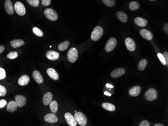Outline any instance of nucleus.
Instances as JSON below:
<instances>
[{
  "label": "nucleus",
  "instance_id": "nucleus-27",
  "mask_svg": "<svg viewBox=\"0 0 168 126\" xmlns=\"http://www.w3.org/2000/svg\"><path fill=\"white\" fill-rule=\"evenodd\" d=\"M140 4L137 1H132L129 5V8L131 11H135L140 8Z\"/></svg>",
  "mask_w": 168,
  "mask_h": 126
},
{
  "label": "nucleus",
  "instance_id": "nucleus-22",
  "mask_svg": "<svg viewBox=\"0 0 168 126\" xmlns=\"http://www.w3.org/2000/svg\"><path fill=\"white\" fill-rule=\"evenodd\" d=\"M18 105L15 101H11L7 105V110L10 113H13L17 109Z\"/></svg>",
  "mask_w": 168,
  "mask_h": 126
},
{
  "label": "nucleus",
  "instance_id": "nucleus-29",
  "mask_svg": "<svg viewBox=\"0 0 168 126\" xmlns=\"http://www.w3.org/2000/svg\"><path fill=\"white\" fill-rule=\"evenodd\" d=\"M69 45H70V42L69 41L63 42L59 45L58 49L61 51H65L67 49H68V47H69Z\"/></svg>",
  "mask_w": 168,
  "mask_h": 126
},
{
  "label": "nucleus",
  "instance_id": "nucleus-12",
  "mask_svg": "<svg viewBox=\"0 0 168 126\" xmlns=\"http://www.w3.org/2000/svg\"><path fill=\"white\" fill-rule=\"evenodd\" d=\"M60 55L59 53L53 50H49L46 53V57L50 60L55 61L59 58Z\"/></svg>",
  "mask_w": 168,
  "mask_h": 126
},
{
  "label": "nucleus",
  "instance_id": "nucleus-13",
  "mask_svg": "<svg viewBox=\"0 0 168 126\" xmlns=\"http://www.w3.org/2000/svg\"><path fill=\"white\" fill-rule=\"evenodd\" d=\"M142 91V88L138 85H135L130 88L129 90L128 93L131 96H137L140 95Z\"/></svg>",
  "mask_w": 168,
  "mask_h": 126
},
{
  "label": "nucleus",
  "instance_id": "nucleus-11",
  "mask_svg": "<svg viewBox=\"0 0 168 126\" xmlns=\"http://www.w3.org/2000/svg\"><path fill=\"white\" fill-rule=\"evenodd\" d=\"M5 9L8 14L12 15L14 13V8L11 0H6L5 3Z\"/></svg>",
  "mask_w": 168,
  "mask_h": 126
},
{
  "label": "nucleus",
  "instance_id": "nucleus-7",
  "mask_svg": "<svg viewBox=\"0 0 168 126\" xmlns=\"http://www.w3.org/2000/svg\"><path fill=\"white\" fill-rule=\"evenodd\" d=\"M117 43V40L115 38H111L107 41V43L105 46V50L108 52H110L113 50L115 48L116 45Z\"/></svg>",
  "mask_w": 168,
  "mask_h": 126
},
{
  "label": "nucleus",
  "instance_id": "nucleus-18",
  "mask_svg": "<svg viewBox=\"0 0 168 126\" xmlns=\"http://www.w3.org/2000/svg\"><path fill=\"white\" fill-rule=\"evenodd\" d=\"M32 76L34 81L38 84H41L43 82V78L40 72L37 70H34L32 73Z\"/></svg>",
  "mask_w": 168,
  "mask_h": 126
},
{
  "label": "nucleus",
  "instance_id": "nucleus-32",
  "mask_svg": "<svg viewBox=\"0 0 168 126\" xmlns=\"http://www.w3.org/2000/svg\"><path fill=\"white\" fill-rule=\"evenodd\" d=\"M29 4L33 7H37L40 5V0H26Z\"/></svg>",
  "mask_w": 168,
  "mask_h": 126
},
{
  "label": "nucleus",
  "instance_id": "nucleus-15",
  "mask_svg": "<svg viewBox=\"0 0 168 126\" xmlns=\"http://www.w3.org/2000/svg\"><path fill=\"white\" fill-rule=\"evenodd\" d=\"M125 69L123 68H116L115 70H114L111 73V76L113 78H118L120 76H122L123 74H125Z\"/></svg>",
  "mask_w": 168,
  "mask_h": 126
},
{
  "label": "nucleus",
  "instance_id": "nucleus-9",
  "mask_svg": "<svg viewBox=\"0 0 168 126\" xmlns=\"http://www.w3.org/2000/svg\"><path fill=\"white\" fill-rule=\"evenodd\" d=\"M44 121L47 123H55L58 122L59 119L55 114H48L44 116Z\"/></svg>",
  "mask_w": 168,
  "mask_h": 126
},
{
  "label": "nucleus",
  "instance_id": "nucleus-40",
  "mask_svg": "<svg viewBox=\"0 0 168 126\" xmlns=\"http://www.w3.org/2000/svg\"><path fill=\"white\" fill-rule=\"evenodd\" d=\"M163 56H164V58L165 59V61H166V65H168V52H165L163 53Z\"/></svg>",
  "mask_w": 168,
  "mask_h": 126
},
{
  "label": "nucleus",
  "instance_id": "nucleus-24",
  "mask_svg": "<svg viewBox=\"0 0 168 126\" xmlns=\"http://www.w3.org/2000/svg\"><path fill=\"white\" fill-rule=\"evenodd\" d=\"M136 25L140 27H145L148 23V21L144 18L142 17H136L134 20Z\"/></svg>",
  "mask_w": 168,
  "mask_h": 126
},
{
  "label": "nucleus",
  "instance_id": "nucleus-25",
  "mask_svg": "<svg viewBox=\"0 0 168 126\" xmlns=\"http://www.w3.org/2000/svg\"><path fill=\"white\" fill-rule=\"evenodd\" d=\"M103 108L109 112H114L115 110V106L114 104L108 103V102H104L102 104Z\"/></svg>",
  "mask_w": 168,
  "mask_h": 126
},
{
  "label": "nucleus",
  "instance_id": "nucleus-31",
  "mask_svg": "<svg viewBox=\"0 0 168 126\" xmlns=\"http://www.w3.org/2000/svg\"><path fill=\"white\" fill-rule=\"evenodd\" d=\"M103 2L109 7H112L114 6L115 5V0H103Z\"/></svg>",
  "mask_w": 168,
  "mask_h": 126
},
{
  "label": "nucleus",
  "instance_id": "nucleus-2",
  "mask_svg": "<svg viewBox=\"0 0 168 126\" xmlns=\"http://www.w3.org/2000/svg\"><path fill=\"white\" fill-rule=\"evenodd\" d=\"M74 119L76 123L80 126H85L87 123V118L84 114L79 112H76L74 114Z\"/></svg>",
  "mask_w": 168,
  "mask_h": 126
},
{
  "label": "nucleus",
  "instance_id": "nucleus-30",
  "mask_svg": "<svg viewBox=\"0 0 168 126\" xmlns=\"http://www.w3.org/2000/svg\"><path fill=\"white\" fill-rule=\"evenodd\" d=\"M32 30L34 34H35V35L38 36V37H42L43 36V32H42V31L37 27H34Z\"/></svg>",
  "mask_w": 168,
  "mask_h": 126
},
{
  "label": "nucleus",
  "instance_id": "nucleus-16",
  "mask_svg": "<svg viewBox=\"0 0 168 126\" xmlns=\"http://www.w3.org/2000/svg\"><path fill=\"white\" fill-rule=\"evenodd\" d=\"M47 74L48 76L54 81H57L59 78V75L58 73L55 70L52 68H49L47 70Z\"/></svg>",
  "mask_w": 168,
  "mask_h": 126
},
{
  "label": "nucleus",
  "instance_id": "nucleus-20",
  "mask_svg": "<svg viewBox=\"0 0 168 126\" xmlns=\"http://www.w3.org/2000/svg\"><path fill=\"white\" fill-rule=\"evenodd\" d=\"M53 98V95L51 93H47L44 95L43 97V104L45 106H47L49 104L50 102L52 101Z\"/></svg>",
  "mask_w": 168,
  "mask_h": 126
},
{
  "label": "nucleus",
  "instance_id": "nucleus-44",
  "mask_svg": "<svg viewBox=\"0 0 168 126\" xmlns=\"http://www.w3.org/2000/svg\"><path fill=\"white\" fill-rule=\"evenodd\" d=\"M104 94H105V95H107V96H111V94H108L107 91H106V92H105V93H104Z\"/></svg>",
  "mask_w": 168,
  "mask_h": 126
},
{
  "label": "nucleus",
  "instance_id": "nucleus-26",
  "mask_svg": "<svg viewBox=\"0 0 168 126\" xmlns=\"http://www.w3.org/2000/svg\"><path fill=\"white\" fill-rule=\"evenodd\" d=\"M148 64V61L145 59H143L140 61L138 66V70L142 71L146 68V65Z\"/></svg>",
  "mask_w": 168,
  "mask_h": 126
},
{
  "label": "nucleus",
  "instance_id": "nucleus-10",
  "mask_svg": "<svg viewBox=\"0 0 168 126\" xmlns=\"http://www.w3.org/2000/svg\"><path fill=\"white\" fill-rule=\"evenodd\" d=\"M65 118L66 119L67 124L70 126H76V121L74 119V117L70 113H67L65 115Z\"/></svg>",
  "mask_w": 168,
  "mask_h": 126
},
{
  "label": "nucleus",
  "instance_id": "nucleus-3",
  "mask_svg": "<svg viewBox=\"0 0 168 126\" xmlns=\"http://www.w3.org/2000/svg\"><path fill=\"white\" fill-rule=\"evenodd\" d=\"M144 97L146 100L148 101H153L155 100L158 97L157 91L154 88H150L148 89L145 93Z\"/></svg>",
  "mask_w": 168,
  "mask_h": 126
},
{
  "label": "nucleus",
  "instance_id": "nucleus-35",
  "mask_svg": "<svg viewBox=\"0 0 168 126\" xmlns=\"http://www.w3.org/2000/svg\"><path fill=\"white\" fill-rule=\"evenodd\" d=\"M6 76V74L5 70L0 67V80H3L5 78Z\"/></svg>",
  "mask_w": 168,
  "mask_h": 126
},
{
  "label": "nucleus",
  "instance_id": "nucleus-17",
  "mask_svg": "<svg viewBox=\"0 0 168 126\" xmlns=\"http://www.w3.org/2000/svg\"><path fill=\"white\" fill-rule=\"evenodd\" d=\"M140 33L144 39L147 40H151L153 38V34L151 31L146 29H142L140 31Z\"/></svg>",
  "mask_w": 168,
  "mask_h": 126
},
{
  "label": "nucleus",
  "instance_id": "nucleus-4",
  "mask_svg": "<svg viewBox=\"0 0 168 126\" xmlns=\"http://www.w3.org/2000/svg\"><path fill=\"white\" fill-rule=\"evenodd\" d=\"M44 15L48 20L51 21H55L58 19V15L55 10L51 8H47L44 12Z\"/></svg>",
  "mask_w": 168,
  "mask_h": 126
},
{
  "label": "nucleus",
  "instance_id": "nucleus-8",
  "mask_svg": "<svg viewBox=\"0 0 168 126\" xmlns=\"http://www.w3.org/2000/svg\"><path fill=\"white\" fill-rule=\"evenodd\" d=\"M125 44L127 49L130 51H134L136 49V45L133 39L131 38H127L125 40Z\"/></svg>",
  "mask_w": 168,
  "mask_h": 126
},
{
  "label": "nucleus",
  "instance_id": "nucleus-19",
  "mask_svg": "<svg viewBox=\"0 0 168 126\" xmlns=\"http://www.w3.org/2000/svg\"><path fill=\"white\" fill-rule=\"evenodd\" d=\"M29 81H30L29 77L27 75H23L19 78L18 83V85L20 86H25L27 84H28Z\"/></svg>",
  "mask_w": 168,
  "mask_h": 126
},
{
  "label": "nucleus",
  "instance_id": "nucleus-41",
  "mask_svg": "<svg viewBox=\"0 0 168 126\" xmlns=\"http://www.w3.org/2000/svg\"><path fill=\"white\" fill-rule=\"evenodd\" d=\"M164 30L165 32L168 34V23H166V24L164 25Z\"/></svg>",
  "mask_w": 168,
  "mask_h": 126
},
{
  "label": "nucleus",
  "instance_id": "nucleus-23",
  "mask_svg": "<svg viewBox=\"0 0 168 126\" xmlns=\"http://www.w3.org/2000/svg\"><path fill=\"white\" fill-rule=\"evenodd\" d=\"M25 42L22 39H14L11 42V46L13 48H18L24 45Z\"/></svg>",
  "mask_w": 168,
  "mask_h": 126
},
{
  "label": "nucleus",
  "instance_id": "nucleus-43",
  "mask_svg": "<svg viewBox=\"0 0 168 126\" xmlns=\"http://www.w3.org/2000/svg\"><path fill=\"white\" fill-rule=\"evenodd\" d=\"M165 125H164L163 124H160V123H157V124H155L154 126H165Z\"/></svg>",
  "mask_w": 168,
  "mask_h": 126
},
{
  "label": "nucleus",
  "instance_id": "nucleus-1",
  "mask_svg": "<svg viewBox=\"0 0 168 126\" xmlns=\"http://www.w3.org/2000/svg\"><path fill=\"white\" fill-rule=\"evenodd\" d=\"M104 33L103 29L100 26H96L91 34V39L93 41H97L101 39Z\"/></svg>",
  "mask_w": 168,
  "mask_h": 126
},
{
  "label": "nucleus",
  "instance_id": "nucleus-14",
  "mask_svg": "<svg viewBox=\"0 0 168 126\" xmlns=\"http://www.w3.org/2000/svg\"><path fill=\"white\" fill-rule=\"evenodd\" d=\"M15 100L19 108L23 107L26 104V98L24 96H21V95H16L15 98Z\"/></svg>",
  "mask_w": 168,
  "mask_h": 126
},
{
  "label": "nucleus",
  "instance_id": "nucleus-5",
  "mask_svg": "<svg viewBox=\"0 0 168 126\" xmlns=\"http://www.w3.org/2000/svg\"><path fill=\"white\" fill-rule=\"evenodd\" d=\"M67 57L70 62L74 63L78 58V51L76 48H70L68 51Z\"/></svg>",
  "mask_w": 168,
  "mask_h": 126
},
{
  "label": "nucleus",
  "instance_id": "nucleus-6",
  "mask_svg": "<svg viewBox=\"0 0 168 126\" xmlns=\"http://www.w3.org/2000/svg\"><path fill=\"white\" fill-rule=\"evenodd\" d=\"M14 10L18 15L22 16L26 14V9L24 5L20 2H17L14 5Z\"/></svg>",
  "mask_w": 168,
  "mask_h": 126
},
{
  "label": "nucleus",
  "instance_id": "nucleus-33",
  "mask_svg": "<svg viewBox=\"0 0 168 126\" xmlns=\"http://www.w3.org/2000/svg\"><path fill=\"white\" fill-rule=\"evenodd\" d=\"M8 58L10 59H14L17 58L18 57L17 52L16 51H13V52H10L7 55Z\"/></svg>",
  "mask_w": 168,
  "mask_h": 126
},
{
  "label": "nucleus",
  "instance_id": "nucleus-39",
  "mask_svg": "<svg viewBox=\"0 0 168 126\" xmlns=\"http://www.w3.org/2000/svg\"><path fill=\"white\" fill-rule=\"evenodd\" d=\"M7 103L6 100H5L4 99H2L0 100V109H2L4 108L6 105H7Z\"/></svg>",
  "mask_w": 168,
  "mask_h": 126
},
{
  "label": "nucleus",
  "instance_id": "nucleus-34",
  "mask_svg": "<svg viewBox=\"0 0 168 126\" xmlns=\"http://www.w3.org/2000/svg\"><path fill=\"white\" fill-rule=\"evenodd\" d=\"M7 94L6 88L2 85H0V96H4Z\"/></svg>",
  "mask_w": 168,
  "mask_h": 126
},
{
  "label": "nucleus",
  "instance_id": "nucleus-28",
  "mask_svg": "<svg viewBox=\"0 0 168 126\" xmlns=\"http://www.w3.org/2000/svg\"><path fill=\"white\" fill-rule=\"evenodd\" d=\"M50 109L53 113H57L58 110V103L56 100H53L49 104Z\"/></svg>",
  "mask_w": 168,
  "mask_h": 126
},
{
  "label": "nucleus",
  "instance_id": "nucleus-38",
  "mask_svg": "<svg viewBox=\"0 0 168 126\" xmlns=\"http://www.w3.org/2000/svg\"><path fill=\"white\" fill-rule=\"evenodd\" d=\"M139 126H151V124H150V123L148 122V121H146V120H144V121H142V122L140 123Z\"/></svg>",
  "mask_w": 168,
  "mask_h": 126
},
{
  "label": "nucleus",
  "instance_id": "nucleus-45",
  "mask_svg": "<svg viewBox=\"0 0 168 126\" xmlns=\"http://www.w3.org/2000/svg\"><path fill=\"white\" fill-rule=\"evenodd\" d=\"M106 87H113V86H112V85H109V84H107V85H106Z\"/></svg>",
  "mask_w": 168,
  "mask_h": 126
},
{
  "label": "nucleus",
  "instance_id": "nucleus-21",
  "mask_svg": "<svg viewBox=\"0 0 168 126\" xmlns=\"http://www.w3.org/2000/svg\"><path fill=\"white\" fill-rule=\"evenodd\" d=\"M116 16L118 20L123 23L127 22L128 20V16L126 14L122 11L117 12L116 13Z\"/></svg>",
  "mask_w": 168,
  "mask_h": 126
},
{
  "label": "nucleus",
  "instance_id": "nucleus-46",
  "mask_svg": "<svg viewBox=\"0 0 168 126\" xmlns=\"http://www.w3.org/2000/svg\"><path fill=\"white\" fill-rule=\"evenodd\" d=\"M150 1H156V0H150Z\"/></svg>",
  "mask_w": 168,
  "mask_h": 126
},
{
  "label": "nucleus",
  "instance_id": "nucleus-42",
  "mask_svg": "<svg viewBox=\"0 0 168 126\" xmlns=\"http://www.w3.org/2000/svg\"><path fill=\"white\" fill-rule=\"evenodd\" d=\"M5 50V47L3 45H0V54L4 52Z\"/></svg>",
  "mask_w": 168,
  "mask_h": 126
},
{
  "label": "nucleus",
  "instance_id": "nucleus-36",
  "mask_svg": "<svg viewBox=\"0 0 168 126\" xmlns=\"http://www.w3.org/2000/svg\"><path fill=\"white\" fill-rule=\"evenodd\" d=\"M157 57H158V58H159V60L161 62V63H162L163 65H166V61H165V59L164 58V56H163V54H161V53H157Z\"/></svg>",
  "mask_w": 168,
  "mask_h": 126
},
{
  "label": "nucleus",
  "instance_id": "nucleus-37",
  "mask_svg": "<svg viewBox=\"0 0 168 126\" xmlns=\"http://www.w3.org/2000/svg\"><path fill=\"white\" fill-rule=\"evenodd\" d=\"M42 4L44 7L48 6L51 4V0H42Z\"/></svg>",
  "mask_w": 168,
  "mask_h": 126
}]
</instances>
